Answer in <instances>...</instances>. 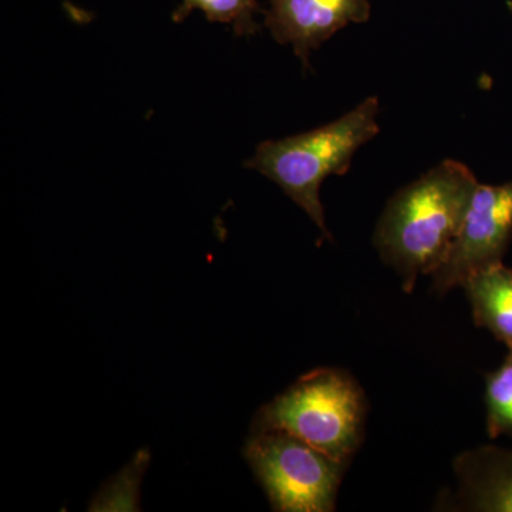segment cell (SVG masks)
I'll use <instances>...</instances> for the list:
<instances>
[{"mask_svg": "<svg viewBox=\"0 0 512 512\" xmlns=\"http://www.w3.org/2000/svg\"><path fill=\"white\" fill-rule=\"evenodd\" d=\"M200 9L210 22L227 23L235 36H254L259 32L256 13H264L256 0H183L173 13L174 22H183L192 10Z\"/></svg>", "mask_w": 512, "mask_h": 512, "instance_id": "9", "label": "cell"}, {"mask_svg": "<svg viewBox=\"0 0 512 512\" xmlns=\"http://www.w3.org/2000/svg\"><path fill=\"white\" fill-rule=\"evenodd\" d=\"M477 326L512 349V269L501 264L471 275L464 282Z\"/></svg>", "mask_w": 512, "mask_h": 512, "instance_id": "8", "label": "cell"}, {"mask_svg": "<svg viewBox=\"0 0 512 512\" xmlns=\"http://www.w3.org/2000/svg\"><path fill=\"white\" fill-rule=\"evenodd\" d=\"M265 26L281 45H291L303 67L313 50L350 23L370 18L369 0H269Z\"/></svg>", "mask_w": 512, "mask_h": 512, "instance_id": "6", "label": "cell"}, {"mask_svg": "<svg viewBox=\"0 0 512 512\" xmlns=\"http://www.w3.org/2000/svg\"><path fill=\"white\" fill-rule=\"evenodd\" d=\"M512 237V181L503 185L478 184L443 264L431 274L440 295L463 286L471 275L501 264Z\"/></svg>", "mask_w": 512, "mask_h": 512, "instance_id": "5", "label": "cell"}, {"mask_svg": "<svg viewBox=\"0 0 512 512\" xmlns=\"http://www.w3.org/2000/svg\"><path fill=\"white\" fill-rule=\"evenodd\" d=\"M244 456L268 495L272 510H335L336 495L348 463L335 460L284 431L252 433Z\"/></svg>", "mask_w": 512, "mask_h": 512, "instance_id": "4", "label": "cell"}, {"mask_svg": "<svg viewBox=\"0 0 512 512\" xmlns=\"http://www.w3.org/2000/svg\"><path fill=\"white\" fill-rule=\"evenodd\" d=\"M366 403L348 373L316 369L255 414L252 433L284 431L348 463L362 441Z\"/></svg>", "mask_w": 512, "mask_h": 512, "instance_id": "3", "label": "cell"}, {"mask_svg": "<svg viewBox=\"0 0 512 512\" xmlns=\"http://www.w3.org/2000/svg\"><path fill=\"white\" fill-rule=\"evenodd\" d=\"M487 431L491 439L512 436V349L503 365L487 375L485 389Z\"/></svg>", "mask_w": 512, "mask_h": 512, "instance_id": "10", "label": "cell"}, {"mask_svg": "<svg viewBox=\"0 0 512 512\" xmlns=\"http://www.w3.org/2000/svg\"><path fill=\"white\" fill-rule=\"evenodd\" d=\"M379 110V99L367 97L326 126L284 140L264 141L245 167L279 185L311 217L323 237L330 239L320 185L329 175L348 173L356 151L379 134Z\"/></svg>", "mask_w": 512, "mask_h": 512, "instance_id": "2", "label": "cell"}, {"mask_svg": "<svg viewBox=\"0 0 512 512\" xmlns=\"http://www.w3.org/2000/svg\"><path fill=\"white\" fill-rule=\"evenodd\" d=\"M147 451H140L136 460L128 464L123 471L101 488L94 498L90 511H137L138 487L148 464Z\"/></svg>", "mask_w": 512, "mask_h": 512, "instance_id": "11", "label": "cell"}, {"mask_svg": "<svg viewBox=\"0 0 512 512\" xmlns=\"http://www.w3.org/2000/svg\"><path fill=\"white\" fill-rule=\"evenodd\" d=\"M460 498L474 511L512 512V451L481 447L461 454L454 463Z\"/></svg>", "mask_w": 512, "mask_h": 512, "instance_id": "7", "label": "cell"}, {"mask_svg": "<svg viewBox=\"0 0 512 512\" xmlns=\"http://www.w3.org/2000/svg\"><path fill=\"white\" fill-rule=\"evenodd\" d=\"M478 181L460 161L446 160L402 188L387 204L375 245L412 292L419 275H431L463 227Z\"/></svg>", "mask_w": 512, "mask_h": 512, "instance_id": "1", "label": "cell"}]
</instances>
